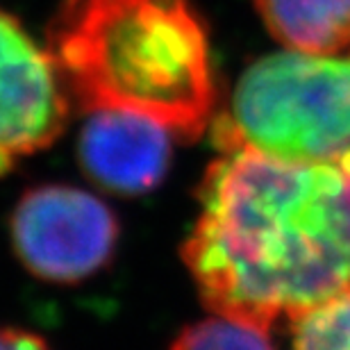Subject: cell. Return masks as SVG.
<instances>
[{
	"mask_svg": "<svg viewBox=\"0 0 350 350\" xmlns=\"http://www.w3.org/2000/svg\"><path fill=\"white\" fill-rule=\"evenodd\" d=\"M182 248L207 310L271 327L350 286V171L223 150Z\"/></svg>",
	"mask_w": 350,
	"mask_h": 350,
	"instance_id": "obj_1",
	"label": "cell"
},
{
	"mask_svg": "<svg viewBox=\"0 0 350 350\" xmlns=\"http://www.w3.org/2000/svg\"><path fill=\"white\" fill-rule=\"evenodd\" d=\"M48 51L89 111H130L180 139L200 137L212 118L209 41L187 0H66Z\"/></svg>",
	"mask_w": 350,
	"mask_h": 350,
	"instance_id": "obj_2",
	"label": "cell"
},
{
	"mask_svg": "<svg viewBox=\"0 0 350 350\" xmlns=\"http://www.w3.org/2000/svg\"><path fill=\"white\" fill-rule=\"evenodd\" d=\"M214 132L221 150L337 162L350 152V53L266 55L243 71Z\"/></svg>",
	"mask_w": 350,
	"mask_h": 350,
	"instance_id": "obj_3",
	"label": "cell"
},
{
	"mask_svg": "<svg viewBox=\"0 0 350 350\" xmlns=\"http://www.w3.org/2000/svg\"><path fill=\"white\" fill-rule=\"evenodd\" d=\"M12 241L21 264L48 282H80L111 260L118 243L114 212L82 189H30L12 214Z\"/></svg>",
	"mask_w": 350,
	"mask_h": 350,
	"instance_id": "obj_4",
	"label": "cell"
},
{
	"mask_svg": "<svg viewBox=\"0 0 350 350\" xmlns=\"http://www.w3.org/2000/svg\"><path fill=\"white\" fill-rule=\"evenodd\" d=\"M66 114L64 80L51 51L0 10V175L51 146Z\"/></svg>",
	"mask_w": 350,
	"mask_h": 350,
	"instance_id": "obj_5",
	"label": "cell"
},
{
	"mask_svg": "<svg viewBox=\"0 0 350 350\" xmlns=\"http://www.w3.org/2000/svg\"><path fill=\"white\" fill-rule=\"evenodd\" d=\"M166 125L130 111H91L80 132L78 155L96 185L121 196L152 191L171 162Z\"/></svg>",
	"mask_w": 350,
	"mask_h": 350,
	"instance_id": "obj_6",
	"label": "cell"
},
{
	"mask_svg": "<svg viewBox=\"0 0 350 350\" xmlns=\"http://www.w3.org/2000/svg\"><path fill=\"white\" fill-rule=\"evenodd\" d=\"M269 32L291 51L350 53V0H255Z\"/></svg>",
	"mask_w": 350,
	"mask_h": 350,
	"instance_id": "obj_7",
	"label": "cell"
},
{
	"mask_svg": "<svg viewBox=\"0 0 350 350\" xmlns=\"http://www.w3.org/2000/svg\"><path fill=\"white\" fill-rule=\"evenodd\" d=\"M291 350H350V286L291 319Z\"/></svg>",
	"mask_w": 350,
	"mask_h": 350,
	"instance_id": "obj_8",
	"label": "cell"
},
{
	"mask_svg": "<svg viewBox=\"0 0 350 350\" xmlns=\"http://www.w3.org/2000/svg\"><path fill=\"white\" fill-rule=\"evenodd\" d=\"M269 330L271 327L214 314L212 319L185 327L171 350H278Z\"/></svg>",
	"mask_w": 350,
	"mask_h": 350,
	"instance_id": "obj_9",
	"label": "cell"
},
{
	"mask_svg": "<svg viewBox=\"0 0 350 350\" xmlns=\"http://www.w3.org/2000/svg\"><path fill=\"white\" fill-rule=\"evenodd\" d=\"M0 350H53L39 334L23 327H0Z\"/></svg>",
	"mask_w": 350,
	"mask_h": 350,
	"instance_id": "obj_10",
	"label": "cell"
},
{
	"mask_svg": "<svg viewBox=\"0 0 350 350\" xmlns=\"http://www.w3.org/2000/svg\"><path fill=\"white\" fill-rule=\"evenodd\" d=\"M341 162H344V166H346V169L350 171V152H348V155L341 157Z\"/></svg>",
	"mask_w": 350,
	"mask_h": 350,
	"instance_id": "obj_11",
	"label": "cell"
}]
</instances>
